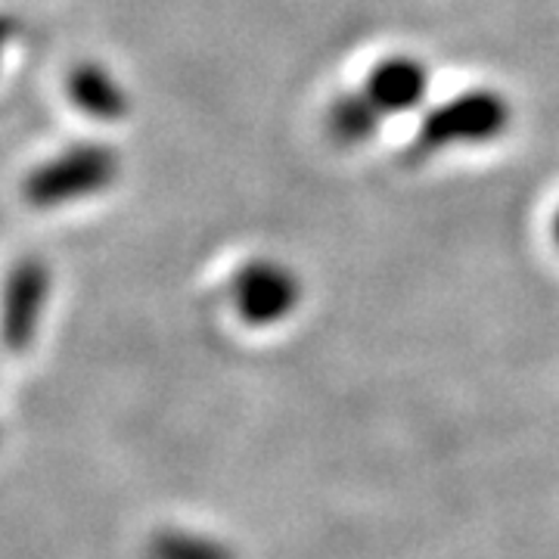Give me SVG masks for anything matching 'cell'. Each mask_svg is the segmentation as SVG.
Masks as SVG:
<instances>
[{"instance_id":"6da1fadb","label":"cell","mask_w":559,"mask_h":559,"mask_svg":"<svg viewBox=\"0 0 559 559\" xmlns=\"http://www.w3.org/2000/svg\"><path fill=\"white\" fill-rule=\"evenodd\" d=\"M121 165L116 150L100 143H81L60 156L38 165L22 180V197L35 209H53L66 202L87 200L109 190L119 178Z\"/></svg>"},{"instance_id":"7a4b0ae2","label":"cell","mask_w":559,"mask_h":559,"mask_svg":"<svg viewBox=\"0 0 559 559\" xmlns=\"http://www.w3.org/2000/svg\"><path fill=\"white\" fill-rule=\"evenodd\" d=\"M513 119V109L498 91H469L454 100L436 106L414 140V156H432L448 146H469V143H488L507 131Z\"/></svg>"},{"instance_id":"3957f363","label":"cell","mask_w":559,"mask_h":559,"mask_svg":"<svg viewBox=\"0 0 559 559\" xmlns=\"http://www.w3.org/2000/svg\"><path fill=\"white\" fill-rule=\"evenodd\" d=\"M50 289V271L40 259H22L10 277H7V289H3V314H0V326H3V342L10 348H25L32 342V333L38 326L40 308Z\"/></svg>"},{"instance_id":"277c9868","label":"cell","mask_w":559,"mask_h":559,"mask_svg":"<svg viewBox=\"0 0 559 559\" xmlns=\"http://www.w3.org/2000/svg\"><path fill=\"white\" fill-rule=\"evenodd\" d=\"M234 299L242 318L267 323L293 308V301L299 299V283L277 261H252L234 280Z\"/></svg>"},{"instance_id":"5b68a950","label":"cell","mask_w":559,"mask_h":559,"mask_svg":"<svg viewBox=\"0 0 559 559\" xmlns=\"http://www.w3.org/2000/svg\"><path fill=\"white\" fill-rule=\"evenodd\" d=\"M426 91H429V72L414 57L382 60L367 75L364 87H360V94L380 112L382 121L389 119V116H399V112L414 109L426 97Z\"/></svg>"},{"instance_id":"8992f818","label":"cell","mask_w":559,"mask_h":559,"mask_svg":"<svg viewBox=\"0 0 559 559\" xmlns=\"http://www.w3.org/2000/svg\"><path fill=\"white\" fill-rule=\"evenodd\" d=\"M69 100L79 106L87 119L97 121H119L128 116V94L121 91V84L109 69L100 62H81L69 72Z\"/></svg>"},{"instance_id":"52a82bcc","label":"cell","mask_w":559,"mask_h":559,"mask_svg":"<svg viewBox=\"0 0 559 559\" xmlns=\"http://www.w3.org/2000/svg\"><path fill=\"white\" fill-rule=\"evenodd\" d=\"M380 112L367 103L364 94H352V97H342V100L333 103L330 119H326L330 134L340 143H348V146L373 138L380 131Z\"/></svg>"},{"instance_id":"ba28073f","label":"cell","mask_w":559,"mask_h":559,"mask_svg":"<svg viewBox=\"0 0 559 559\" xmlns=\"http://www.w3.org/2000/svg\"><path fill=\"white\" fill-rule=\"evenodd\" d=\"M16 35H20V22L13 20V16H7V13H0V60H3L7 47L13 44Z\"/></svg>"},{"instance_id":"9c48e42d","label":"cell","mask_w":559,"mask_h":559,"mask_svg":"<svg viewBox=\"0 0 559 559\" xmlns=\"http://www.w3.org/2000/svg\"><path fill=\"white\" fill-rule=\"evenodd\" d=\"M554 234H557V242H559V215H557V221H554Z\"/></svg>"}]
</instances>
